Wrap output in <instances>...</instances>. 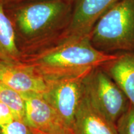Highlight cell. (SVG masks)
I'll list each match as a JSON object with an SVG mask.
<instances>
[{"label":"cell","instance_id":"obj_1","mask_svg":"<svg viewBox=\"0 0 134 134\" xmlns=\"http://www.w3.org/2000/svg\"><path fill=\"white\" fill-rule=\"evenodd\" d=\"M72 0H30L4 5L22 57L60 42L70 24Z\"/></svg>","mask_w":134,"mask_h":134},{"label":"cell","instance_id":"obj_2","mask_svg":"<svg viewBox=\"0 0 134 134\" xmlns=\"http://www.w3.org/2000/svg\"><path fill=\"white\" fill-rule=\"evenodd\" d=\"M93 46L90 37L62 42L34 54L23 56L20 62L31 67L46 81L85 76L116 57Z\"/></svg>","mask_w":134,"mask_h":134},{"label":"cell","instance_id":"obj_3","mask_svg":"<svg viewBox=\"0 0 134 134\" xmlns=\"http://www.w3.org/2000/svg\"><path fill=\"white\" fill-rule=\"evenodd\" d=\"M90 38L93 46L104 53H134V0L114 4L96 22Z\"/></svg>","mask_w":134,"mask_h":134},{"label":"cell","instance_id":"obj_4","mask_svg":"<svg viewBox=\"0 0 134 134\" xmlns=\"http://www.w3.org/2000/svg\"><path fill=\"white\" fill-rule=\"evenodd\" d=\"M83 85L84 92L94 106L115 124L130 104L119 86L101 67L91 70Z\"/></svg>","mask_w":134,"mask_h":134},{"label":"cell","instance_id":"obj_5","mask_svg":"<svg viewBox=\"0 0 134 134\" xmlns=\"http://www.w3.org/2000/svg\"><path fill=\"white\" fill-rule=\"evenodd\" d=\"M86 75L47 81V88L42 94L43 98L71 132L75 115L83 96V80Z\"/></svg>","mask_w":134,"mask_h":134},{"label":"cell","instance_id":"obj_6","mask_svg":"<svg viewBox=\"0 0 134 134\" xmlns=\"http://www.w3.org/2000/svg\"><path fill=\"white\" fill-rule=\"evenodd\" d=\"M25 101V122L41 134H73L42 94H22Z\"/></svg>","mask_w":134,"mask_h":134},{"label":"cell","instance_id":"obj_7","mask_svg":"<svg viewBox=\"0 0 134 134\" xmlns=\"http://www.w3.org/2000/svg\"><path fill=\"white\" fill-rule=\"evenodd\" d=\"M72 1L73 9L71 22L59 43L90 37L93 27L102 15L120 0Z\"/></svg>","mask_w":134,"mask_h":134},{"label":"cell","instance_id":"obj_8","mask_svg":"<svg viewBox=\"0 0 134 134\" xmlns=\"http://www.w3.org/2000/svg\"><path fill=\"white\" fill-rule=\"evenodd\" d=\"M0 83L21 95L43 94L47 88L44 78L20 62L0 60Z\"/></svg>","mask_w":134,"mask_h":134},{"label":"cell","instance_id":"obj_9","mask_svg":"<svg viewBox=\"0 0 134 134\" xmlns=\"http://www.w3.org/2000/svg\"><path fill=\"white\" fill-rule=\"evenodd\" d=\"M72 132L73 134H118L115 124L94 106L85 92L75 115Z\"/></svg>","mask_w":134,"mask_h":134},{"label":"cell","instance_id":"obj_10","mask_svg":"<svg viewBox=\"0 0 134 134\" xmlns=\"http://www.w3.org/2000/svg\"><path fill=\"white\" fill-rule=\"evenodd\" d=\"M101 68L119 86L134 107V53H117Z\"/></svg>","mask_w":134,"mask_h":134},{"label":"cell","instance_id":"obj_11","mask_svg":"<svg viewBox=\"0 0 134 134\" xmlns=\"http://www.w3.org/2000/svg\"><path fill=\"white\" fill-rule=\"evenodd\" d=\"M21 57L12 22L0 0V60L19 62Z\"/></svg>","mask_w":134,"mask_h":134},{"label":"cell","instance_id":"obj_12","mask_svg":"<svg viewBox=\"0 0 134 134\" xmlns=\"http://www.w3.org/2000/svg\"><path fill=\"white\" fill-rule=\"evenodd\" d=\"M0 102L8 105L18 119L25 121L24 98L21 94L2 83H0Z\"/></svg>","mask_w":134,"mask_h":134},{"label":"cell","instance_id":"obj_13","mask_svg":"<svg viewBox=\"0 0 134 134\" xmlns=\"http://www.w3.org/2000/svg\"><path fill=\"white\" fill-rule=\"evenodd\" d=\"M0 134H41L24 120L15 119L9 123L0 126Z\"/></svg>","mask_w":134,"mask_h":134},{"label":"cell","instance_id":"obj_14","mask_svg":"<svg viewBox=\"0 0 134 134\" xmlns=\"http://www.w3.org/2000/svg\"><path fill=\"white\" fill-rule=\"evenodd\" d=\"M118 134H134V107L130 104L115 124Z\"/></svg>","mask_w":134,"mask_h":134},{"label":"cell","instance_id":"obj_15","mask_svg":"<svg viewBox=\"0 0 134 134\" xmlns=\"http://www.w3.org/2000/svg\"><path fill=\"white\" fill-rule=\"evenodd\" d=\"M15 119H17L16 116L11 109L8 105L0 102V126L7 124Z\"/></svg>","mask_w":134,"mask_h":134},{"label":"cell","instance_id":"obj_16","mask_svg":"<svg viewBox=\"0 0 134 134\" xmlns=\"http://www.w3.org/2000/svg\"><path fill=\"white\" fill-rule=\"evenodd\" d=\"M30 1V0H3L4 5L14 4V3H21V2H23V1Z\"/></svg>","mask_w":134,"mask_h":134}]
</instances>
